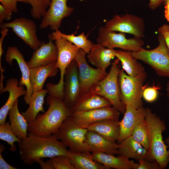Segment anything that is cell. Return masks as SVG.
I'll use <instances>...</instances> for the list:
<instances>
[{
	"label": "cell",
	"mask_w": 169,
	"mask_h": 169,
	"mask_svg": "<svg viewBox=\"0 0 169 169\" xmlns=\"http://www.w3.org/2000/svg\"><path fill=\"white\" fill-rule=\"evenodd\" d=\"M67 146L51 136L42 137L29 134L19 143L20 158L31 166L37 159L67 155Z\"/></svg>",
	"instance_id": "cell-1"
},
{
	"label": "cell",
	"mask_w": 169,
	"mask_h": 169,
	"mask_svg": "<svg viewBox=\"0 0 169 169\" xmlns=\"http://www.w3.org/2000/svg\"><path fill=\"white\" fill-rule=\"evenodd\" d=\"M47 101L49 105L47 111L38 115L28 124L29 133L42 137H49L55 133L64 120L70 116L71 110L66 106L63 100L49 95Z\"/></svg>",
	"instance_id": "cell-2"
},
{
	"label": "cell",
	"mask_w": 169,
	"mask_h": 169,
	"mask_svg": "<svg viewBox=\"0 0 169 169\" xmlns=\"http://www.w3.org/2000/svg\"><path fill=\"white\" fill-rule=\"evenodd\" d=\"M145 120L149 134L150 147L148 151L152 161H156L161 168L165 169L167 166V146L163 140L162 133L166 130L164 121L157 115L147 108Z\"/></svg>",
	"instance_id": "cell-3"
},
{
	"label": "cell",
	"mask_w": 169,
	"mask_h": 169,
	"mask_svg": "<svg viewBox=\"0 0 169 169\" xmlns=\"http://www.w3.org/2000/svg\"><path fill=\"white\" fill-rule=\"evenodd\" d=\"M120 60L115 59L111 63L109 73L103 79L94 85L89 90L90 92L102 96L111 103L112 106L124 115L126 106L120 98V91L118 82Z\"/></svg>",
	"instance_id": "cell-4"
},
{
	"label": "cell",
	"mask_w": 169,
	"mask_h": 169,
	"mask_svg": "<svg viewBox=\"0 0 169 169\" xmlns=\"http://www.w3.org/2000/svg\"><path fill=\"white\" fill-rule=\"evenodd\" d=\"M58 50L56 67L60 72V79L56 84L49 83L46 86L49 95L58 97L63 100L64 76L70 62L75 59L79 49L76 45L63 38L55 40Z\"/></svg>",
	"instance_id": "cell-5"
},
{
	"label": "cell",
	"mask_w": 169,
	"mask_h": 169,
	"mask_svg": "<svg viewBox=\"0 0 169 169\" xmlns=\"http://www.w3.org/2000/svg\"><path fill=\"white\" fill-rule=\"evenodd\" d=\"M159 44L155 49L148 50L142 48L136 52H129L134 58L149 65L160 76L169 77V49L163 37L159 34Z\"/></svg>",
	"instance_id": "cell-6"
},
{
	"label": "cell",
	"mask_w": 169,
	"mask_h": 169,
	"mask_svg": "<svg viewBox=\"0 0 169 169\" xmlns=\"http://www.w3.org/2000/svg\"><path fill=\"white\" fill-rule=\"evenodd\" d=\"M147 76L146 72L141 74L131 77L120 69L118 75V82L120 98L126 106L130 105L138 109L143 106L142 93L146 85L143 84Z\"/></svg>",
	"instance_id": "cell-7"
},
{
	"label": "cell",
	"mask_w": 169,
	"mask_h": 169,
	"mask_svg": "<svg viewBox=\"0 0 169 169\" xmlns=\"http://www.w3.org/2000/svg\"><path fill=\"white\" fill-rule=\"evenodd\" d=\"M88 131L87 129L77 125L69 116L64 120L57 131L52 135L69 147L71 151H90L85 141Z\"/></svg>",
	"instance_id": "cell-8"
},
{
	"label": "cell",
	"mask_w": 169,
	"mask_h": 169,
	"mask_svg": "<svg viewBox=\"0 0 169 169\" xmlns=\"http://www.w3.org/2000/svg\"><path fill=\"white\" fill-rule=\"evenodd\" d=\"M96 42L105 48L111 49L118 48L128 52L137 51L145 44L142 38L134 37L127 38L125 33L109 31L104 27L99 28Z\"/></svg>",
	"instance_id": "cell-9"
},
{
	"label": "cell",
	"mask_w": 169,
	"mask_h": 169,
	"mask_svg": "<svg viewBox=\"0 0 169 169\" xmlns=\"http://www.w3.org/2000/svg\"><path fill=\"white\" fill-rule=\"evenodd\" d=\"M104 27L109 31L128 33L140 38L145 37L144 20L135 15L129 14L121 16L116 15L107 21Z\"/></svg>",
	"instance_id": "cell-10"
},
{
	"label": "cell",
	"mask_w": 169,
	"mask_h": 169,
	"mask_svg": "<svg viewBox=\"0 0 169 169\" xmlns=\"http://www.w3.org/2000/svg\"><path fill=\"white\" fill-rule=\"evenodd\" d=\"M1 29L11 28L12 31L34 51L37 49L42 42L37 35V26L32 20L24 18H17L11 22L0 23Z\"/></svg>",
	"instance_id": "cell-11"
},
{
	"label": "cell",
	"mask_w": 169,
	"mask_h": 169,
	"mask_svg": "<svg viewBox=\"0 0 169 169\" xmlns=\"http://www.w3.org/2000/svg\"><path fill=\"white\" fill-rule=\"evenodd\" d=\"M86 54L79 49L75 58L78 66L81 94L89 91L94 85L104 79L108 73L105 70L90 66L86 60Z\"/></svg>",
	"instance_id": "cell-12"
},
{
	"label": "cell",
	"mask_w": 169,
	"mask_h": 169,
	"mask_svg": "<svg viewBox=\"0 0 169 169\" xmlns=\"http://www.w3.org/2000/svg\"><path fill=\"white\" fill-rule=\"evenodd\" d=\"M63 92V101L71 110L81 94L78 66L75 59L70 62L65 72Z\"/></svg>",
	"instance_id": "cell-13"
},
{
	"label": "cell",
	"mask_w": 169,
	"mask_h": 169,
	"mask_svg": "<svg viewBox=\"0 0 169 169\" xmlns=\"http://www.w3.org/2000/svg\"><path fill=\"white\" fill-rule=\"evenodd\" d=\"M68 0H51L48 9L42 18L39 26L41 29L49 27L54 31L59 29L63 19L70 16L74 10L73 8L67 6Z\"/></svg>",
	"instance_id": "cell-14"
},
{
	"label": "cell",
	"mask_w": 169,
	"mask_h": 169,
	"mask_svg": "<svg viewBox=\"0 0 169 169\" xmlns=\"http://www.w3.org/2000/svg\"><path fill=\"white\" fill-rule=\"evenodd\" d=\"M120 113L113 106H110L71 114L70 117L77 125L87 129L92 124L105 119L119 120Z\"/></svg>",
	"instance_id": "cell-15"
},
{
	"label": "cell",
	"mask_w": 169,
	"mask_h": 169,
	"mask_svg": "<svg viewBox=\"0 0 169 169\" xmlns=\"http://www.w3.org/2000/svg\"><path fill=\"white\" fill-rule=\"evenodd\" d=\"M6 61L10 65H12L13 60H16L22 73V77L19 82V86L24 85L26 88V93L24 97L25 103L29 104L33 93L30 80V68L24 57L18 49L15 46L8 47L5 55Z\"/></svg>",
	"instance_id": "cell-16"
},
{
	"label": "cell",
	"mask_w": 169,
	"mask_h": 169,
	"mask_svg": "<svg viewBox=\"0 0 169 169\" xmlns=\"http://www.w3.org/2000/svg\"><path fill=\"white\" fill-rule=\"evenodd\" d=\"M146 114V108L143 106L136 109L130 105H126L124 117L119 121L120 132L117 141L119 144L131 136L134 127L140 122L145 120Z\"/></svg>",
	"instance_id": "cell-17"
},
{
	"label": "cell",
	"mask_w": 169,
	"mask_h": 169,
	"mask_svg": "<svg viewBox=\"0 0 169 169\" xmlns=\"http://www.w3.org/2000/svg\"><path fill=\"white\" fill-rule=\"evenodd\" d=\"M48 43L43 42L42 45L34 51L30 59L27 62L30 69L56 63L58 55V49L52 39L48 37Z\"/></svg>",
	"instance_id": "cell-18"
},
{
	"label": "cell",
	"mask_w": 169,
	"mask_h": 169,
	"mask_svg": "<svg viewBox=\"0 0 169 169\" xmlns=\"http://www.w3.org/2000/svg\"><path fill=\"white\" fill-rule=\"evenodd\" d=\"M112 106L105 97L88 91L80 95L71 110V114Z\"/></svg>",
	"instance_id": "cell-19"
},
{
	"label": "cell",
	"mask_w": 169,
	"mask_h": 169,
	"mask_svg": "<svg viewBox=\"0 0 169 169\" xmlns=\"http://www.w3.org/2000/svg\"><path fill=\"white\" fill-rule=\"evenodd\" d=\"M85 141L91 153L102 152L111 155H119V143L108 140L95 132L88 130Z\"/></svg>",
	"instance_id": "cell-20"
},
{
	"label": "cell",
	"mask_w": 169,
	"mask_h": 169,
	"mask_svg": "<svg viewBox=\"0 0 169 169\" xmlns=\"http://www.w3.org/2000/svg\"><path fill=\"white\" fill-rule=\"evenodd\" d=\"M6 91L9 93V96L5 104L0 109V124L6 122L8 111L15 102L20 96L25 95L27 92L23 86H19L17 79L11 78L8 79L6 86L0 91V94Z\"/></svg>",
	"instance_id": "cell-21"
},
{
	"label": "cell",
	"mask_w": 169,
	"mask_h": 169,
	"mask_svg": "<svg viewBox=\"0 0 169 169\" xmlns=\"http://www.w3.org/2000/svg\"><path fill=\"white\" fill-rule=\"evenodd\" d=\"M92 154L94 160L103 165L106 169H138L139 166V163L120 155L116 156L102 152H92Z\"/></svg>",
	"instance_id": "cell-22"
},
{
	"label": "cell",
	"mask_w": 169,
	"mask_h": 169,
	"mask_svg": "<svg viewBox=\"0 0 169 169\" xmlns=\"http://www.w3.org/2000/svg\"><path fill=\"white\" fill-rule=\"evenodd\" d=\"M116 50L105 48L97 43L92 46L86 56L88 61L94 66L103 69L111 64V60L115 56Z\"/></svg>",
	"instance_id": "cell-23"
},
{
	"label": "cell",
	"mask_w": 169,
	"mask_h": 169,
	"mask_svg": "<svg viewBox=\"0 0 169 169\" xmlns=\"http://www.w3.org/2000/svg\"><path fill=\"white\" fill-rule=\"evenodd\" d=\"M56 63L30 69V80L33 94L43 90L44 83L48 77L57 75L58 69Z\"/></svg>",
	"instance_id": "cell-24"
},
{
	"label": "cell",
	"mask_w": 169,
	"mask_h": 169,
	"mask_svg": "<svg viewBox=\"0 0 169 169\" xmlns=\"http://www.w3.org/2000/svg\"><path fill=\"white\" fill-rule=\"evenodd\" d=\"M119 144V155L128 159L133 158L137 160L142 159L149 161H152L148 151L135 141L131 136Z\"/></svg>",
	"instance_id": "cell-25"
},
{
	"label": "cell",
	"mask_w": 169,
	"mask_h": 169,
	"mask_svg": "<svg viewBox=\"0 0 169 169\" xmlns=\"http://www.w3.org/2000/svg\"><path fill=\"white\" fill-rule=\"evenodd\" d=\"M118 120L107 119L92 124L88 130L95 132L110 141H117L120 132Z\"/></svg>",
	"instance_id": "cell-26"
},
{
	"label": "cell",
	"mask_w": 169,
	"mask_h": 169,
	"mask_svg": "<svg viewBox=\"0 0 169 169\" xmlns=\"http://www.w3.org/2000/svg\"><path fill=\"white\" fill-rule=\"evenodd\" d=\"M90 152H74L67 149V155L75 169H106L103 165L94 160Z\"/></svg>",
	"instance_id": "cell-27"
},
{
	"label": "cell",
	"mask_w": 169,
	"mask_h": 169,
	"mask_svg": "<svg viewBox=\"0 0 169 169\" xmlns=\"http://www.w3.org/2000/svg\"><path fill=\"white\" fill-rule=\"evenodd\" d=\"M18 102V99L9 110L8 115L12 131L16 136L23 140L27 136L28 123L19 111Z\"/></svg>",
	"instance_id": "cell-28"
},
{
	"label": "cell",
	"mask_w": 169,
	"mask_h": 169,
	"mask_svg": "<svg viewBox=\"0 0 169 169\" xmlns=\"http://www.w3.org/2000/svg\"><path fill=\"white\" fill-rule=\"evenodd\" d=\"M115 56L120 61L122 69L129 75L136 77L145 72L144 67L128 51L116 50Z\"/></svg>",
	"instance_id": "cell-29"
},
{
	"label": "cell",
	"mask_w": 169,
	"mask_h": 169,
	"mask_svg": "<svg viewBox=\"0 0 169 169\" xmlns=\"http://www.w3.org/2000/svg\"><path fill=\"white\" fill-rule=\"evenodd\" d=\"M47 93L48 90L46 89L33 94L29 107L21 113L28 124L35 119L39 112H45L43 105L45 96Z\"/></svg>",
	"instance_id": "cell-30"
},
{
	"label": "cell",
	"mask_w": 169,
	"mask_h": 169,
	"mask_svg": "<svg viewBox=\"0 0 169 169\" xmlns=\"http://www.w3.org/2000/svg\"><path fill=\"white\" fill-rule=\"evenodd\" d=\"M48 37L54 41L59 38H64L76 45L79 49L83 50L87 54L90 51L93 44L87 38L84 32L78 36H75L74 34H64L58 29L49 34Z\"/></svg>",
	"instance_id": "cell-31"
},
{
	"label": "cell",
	"mask_w": 169,
	"mask_h": 169,
	"mask_svg": "<svg viewBox=\"0 0 169 169\" xmlns=\"http://www.w3.org/2000/svg\"><path fill=\"white\" fill-rule=\"evenodd\" d=\"M131 136L136 142L148 151L150 147L149 134L145 120L136 125L133 129Z\"/></svg>",
	"instance_id": "cell-32"
},
{
	"label": "cell",
	"mask_w": 169,
	"mask_h": 169,
	"mask_svg": "<svg viewBox=\"0 0 169 169\" xmlns=\"http://www.w3.org/2000/svg\"><path fill=\"white\" fill-rule=\"evenodd\" d=\"M0 139L7 142L10 146V150L13 151L16 150L14 143L17 142L19 143L22 140L13 132L8 121L0 124Z\"/></svg>",
	"instance_id": "cell-33"
},
{
	"label": "cell",
	"mask_w": 169,
	"mask_h": 169,
	"mask_svg": "<svg viewBox=\"0 0 169 169\" xmlns=\"http://www.w3.org/2000/svg\"><path fill=\"white\" fill-rule=\"evenodd\" d=\"M51 0H26L32 6L31 14L36 19L42 18L49 8Z\"/></svg>",
	"instance_id": "cell-34"
},
{
	"label": "cell",
	"mask_w": 169,
	"mask_h": 169,
	"mask_svg": "<svg viewBox=\"0 0 169 169\" xmlns=\"http://www.w3.org/2000/svg\"><path fill=\"white\" fill-rule=\"evenodd\" d=\"M48 161L54 169H75L67 156L60 155L53 157Z\"/></svg>",
	"instance_id": "cell-35"
},
{
	"label": "cell",
	"mask_w": 169,
	"mask_h": 169,
	"mask_svg": "<svg viewBox=\"0 0 169 169\" xmlns=\"http://www.w3.org/2000/svg\"><path fill=\"white\" fill-rule=\"evenodd\" d=\"M161 87L158 85L145 88L142 93V97L148 102H152L155 101L157 98L158 94V90Z\"/></svg>",
	"instance_id": "cell-36"
},
{
	"label": "cell",
	"mask_w": 169,
	"mask_h": 169,
	"mask_svg": "<svg viewBox=\"0 0 169 169\" xmlns=\"http://www.w3.org/2000/svg\"><path fill=\"white\" fill-rule=\"evenodd\" d=\"M139 166L138 169H161L159 163L156 161L154 162L142 159L138 160Z\"/></svg>",
	"instance_id": "cell-37"
},
{
	"label": "cell",
	"mask_w": 169,
	"mask_h": 169,
	"mask_svg": "<svg viewBox=\"0 0 169 169\" xmlns=\"http://www.w3.org/2000/svg\"><path fill=\"white\" fill-rule=\"evenodd\" d=\"M0 2L5 9L13 13L17 12V0H0Z\"/></svg>",
	"instance_id": "cell-38"
},
{
	"label": "cell",
	"mask_w": 169,
	"mask_h": 169,
	"mask_svg": "<svg viewBox=\"0 0 169 169\" xmlns=\"http://www.w3.org/2000/svg\"><path fill=\"white\" fill-rule=\"evenodd\" d=\"M158 31L163 37L166 45L169 49V25H163L159 28Z\"/></svg>",
	"instance_id": "cell-39"
},
{
	"label": "cell",
	"mask_w": 169,
	"mask_h": 169,
	"mask_svg": "<svg viewBox=\"0 0 169 169\" xmlns=\"http://www.w3.org/2000/svg\"><path fill=\"white\" fill-rule=\"evenodd\" d=\"M13 12L5 9L3 6L0 4V23L3 22L4 20L8 21L12 18Z\"/></svg>",
	"instance_id": "cell-40"
},
{
	"label": "cell",
	"mask_w": 169,
	"mask_h": 169,
	"mask_svg": "<svg viewBox=\"0 0 169 169\" xmlns=\"http://www.w3.org/2000/svg\"><path fill=\"white\" fill-rule=\"evenodd\" d=\"M5 150V147L2 144L0 145V169H17L8 163L3 158L2 153Z\"/></svg>",
	"instance_id": "cell-41"
},
{
	"label": "cell",
	"mask_w": 169,
	"mask_h": 169,
	"mask_svg": "<svg viewBox=\"0 0 169 169\" xmlns=\"http://www.w3.org/2000/svg\"><path fill=\"white\" fill-rule=\"evenodd\" d=\"M34 162L38 163L42 169H54L52 166L48 161L45 162L42 158H38L35 159Z\"/></svg>",
	"instance_id": "cell-42"
},
{
	"label": "cell",
	"mask_w": 169,
	"mask_h": 169,
	"mask_svg": "<svg viewBox=\"0 0 169 169\" xmlns=\"http://www.w3.org/2000/svg\"><path fill=\"white\" fill-rule=\"evenodd\" d=\"M149 3L148 5L149 7L151 9L155 10L160 6L164 0H149Z\"/></svg>",
	"instance_id": "cell-43"
},
{
	"label": "cell",
	"mask_w": 169,
	"mask_h": 169,
	"mask_svg": "<svg viewBox=\"0 0 169 169\" xmlns=\"http://www.w3.org/2000/svg\"><path fill=\"white\" fill-rule=\"evenodd\" d=\"M164 16L167 21L169 22V2L164 5Z\"/></svg>",
	"instance_id": "cell-44"
},
{
	"label": "cell",
	"mask_w": 169,
	"mask_h": 169,
	"mask_svg": "<svg viewBox=\"0 0 169 169\" xmlns=\"http://www.w3.org/2000/svg\"><path fill=\"white\" fill-rule=\"evenodd\" d=\"M165 143L166 144L167 147L169 148V149L168 150V156L167 160L168 162H169V137L166 138L164 141Z\"/></svg>",
	"instance_id": "cell-45"
},
{
	"label": "cell",
	"mask_w": 169,
	"mask_h": 169,
	"mask_svg": "<svg viewBox=\"0 0 169 169\" xmlns=\"http://www.w3.org/2000/svg\"><path fill=\"white\" fill-rule=\"evenodd\" d=\"M166 86L167 87L166 90L167 92V96L168 98L169 99V80Z\"/></svg>",
	"instance_id": "cell-46"
},
{
	"label": "cell",
	"mask_w": 169,
	"mask_h": 169,
	"mask_svg": "<svg viewBox=\"0 0 169 169\" xmlns=\"http://www.w3.org/2000/svg\"><path fill=\"white\" fill-rule=\"evenodd\" d=\"M18 2L24 3H27L26 0H17Z\"/></svg>",
	"instance_id": "cell-47"
},
{
	"label": "cell",
	"mask_w": 169,
	"mask_h": 169,
	"mask_svg": "<svg viewBox=\"0 0 169 169\" xmlns=\"http://www.w3.org/2000/svg\"><path fill=\"white\" fill-rule=\"evenodd\" d=\"M169 2V0H164L163 2L164 5L166 3Z\"/></svg>",
	"instance_id": "cell-48"
},
{
	"label": "cell",
	"mask_w": 169,
	"mask_h": 169,
	"mask_svg": "<svg viewBox=\"0 0 169 169\" xmlns=\"http://www.w3.org/2000/svg\"><path fill=\"white\" fill-rule=\"evenodd\" d=\"M82 0L83 1V0Z\"/></svg>",
	"instance_id": "cell-49"
}]
</instances>
